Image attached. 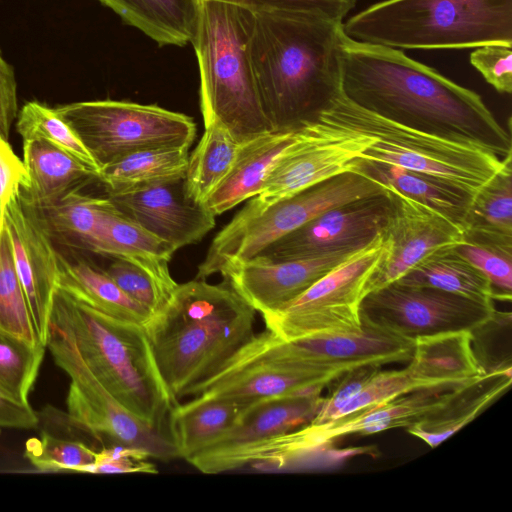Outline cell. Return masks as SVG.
<instances>
[{
  "label": "cell",
  "mask_w": 512,
  "mask_h": 512,
  "mask_svg": "<svg viewBox=\"0 0 512 512\" xmlns=\"http://www.w3.org/2000/svg\"><path fill=\"white\" fill-rule=\"evenodd\" d=\"M341 90L358 106L423 132L470 143L500 158L512 152L506 131L475 91L408 57L344 32Z\"/></svg>",
  "instance_id": "6da1fadb"
},
{
  "label": "cell",
  "mask_w": 512,
  "mask_h": 512,
  "mask_svg": "<svg viewBox=\"0 0 512 512\" xmlns=\"http://www.w3.org/2000/svg\"><path fill=\"white\" fill-rule=\"evenodd\" d=\"M343 21L305 10L254 13L247 51L274 131L316 122L341 91Z\"/></svg>",
  "instance_id": "7a4b0ae2"
},
{
  "label": "cell",
  "mask_w": 512,
  "mask_h": 512,
  "mask_svg": "<svg viewBox=\"0 0 512 512\" xmlns=\"http://www.w3.org/2000/svg\"><path fill=\"white\" fill-rule=\"evenodd\" d=\"M256 311L224 279L178 284L145 326L161 376L179 402L213 376L254 334Z\"/></svg>",
  "instance_id": "3957f363"
},
{
  "label": "cell",
  "mask_w": 512,
  "mask_h": 512,
  "mask_svg": "<svg viewBox=\"0 0 512 512\" xmlns=\"http://www.w3.org/2000/svg\"><path fill=\"white\" fill-rule=\"evenodd\" d=\"M50 322L70 336L89 370L123 407L167 430L169 411L177 402L161 376L144 326L101 314L60 288Z\"/></svg>",
  "instance_id": "277c9868"
},
{
  "label": "cell",
  "mask_w": 512,
  "mask_h": 512,
  "mask_svg": "<svg viewBox=\"0 0 512 512\" xmlns=\"http://www.w3.org/2000/svg\"><path fill=\"white\" fill-rule=\"evenodd\" d=\"M253 22L254 12L239 5L197 1L191 44L199 67L203 123H220L240 144L274 131L247 51Z\"/></svg>",
  "instance_id": "5b68a950"
},
{
  "label": "cell",
  "mask_w": 512,
  "mask_h": 512,
  "mask_svg": "<svg viewBox=\"0 0 512 512\" xmlns=\"http://www.w3.org/2000/svg\"><path fill=\"white\" fill-rule=\"evenodd\" d=\"M343 31L400 50L512 45V0H383L343 22Z\"/></svg>",
  "instance_id": "8992f818"
},
{
  "label": "cell",
  "mask_w": 512,
  "mask_h": 512,
  "mask_svg": "<svg viewBox=\"0 0 512 512\" xmlns=\"http://www.w3.org/2000/svg\"><path fill=\"white\" fill-rule=\"evenodd\" d=\"M317 121L372 138L361 159L436 177L472 197L503 164L504 158L487 149L410 128L366 110L342 90Z\"/></svg>",
  "instance_id": "52a82bcc"
},
{
  "label": "cell",
  "mask_w": 512,
  "mask_h": 512,
  "mask_svg": "<svg viewBox=\"0 0 512 512\" xmlns=\"http://www.w3.org/2000/svg\"><path fill=\"white\" fill-rule=\"evenodd\" d=\"M383 192L381 182L353 168L261 211L241 209L212 240L198 266L196 279L221 273L233 262L260 254L279 238L331 208Z\"/></svg>",
  "instance_id": "ba28073f"
},
{
  "label": "cell",
  "mask_w": 512,
  "mask_h": 512,
  "mask_svg": "<svg viewBox=\"0 0 512 512\" xmlns=\"http://www.w3.org/2000/svg\"><path fill=\"white\" fill-rule=\"evenodd\" d=\"M461 387L419 389L323 423L309 422L234 452L227 457L226 464L231 470L244 467L265 472L288 470L342 437L409 427L443 408Z\"/></svg>",
  "instance_id": "9c48e42d"
},
{
  "label": "cell",
  "mask_w": 512,
  "mask_h": 512,
  "mask_svg": "<svg viewBox=\"0 0 512 512\" xmlns=\"http://www.w3.org/2000/svg\"><path fill=\"white\" fill-rule=\"evenodd\" d=\"M55 109L100 168L139 150L189 148L197 132L191 117L156 104L107 99L74 102Z\"/></svg>",
  "instance_id": "30bf717a"
},
{
  "label": "cell",
  "mask_w": 512,
  "mask_h": 512,
  "mask_svg": "<svg viewBox=\"0 0 512 512\" xmlns=\"http://www.w3.org/2000/svg\"><path fill=\"white\" fill-rule=\"evenodd\" d=\"M46 347L71 379L66 405L72 425L90 434L103 447H135L160 461L178 457L168 431L151 426L123 407L89 370L70 336L52 322Z\"/></svg>",
  "instance_id": "8fae6325"
},
{
  "label": "cell",
  "mask_w": 512,
  "mask_h": 512,
  "mask_svg": "<svg viewBox=\"0 0 512 512\" xmlns=\"http://www.w3.org/2000/svg\"><path fill=\"white\" fill-rule=\"evenodd\" d=\"M384 251L380 234L293 301L263 314L265 328L285 341L360 329L367 282Z\"/></svg>",
  "instance_id": "7c38bea8"
},
{
  "label": "cell",
  "mask_w": 512,
  "mask_h": 512,
  "mask_svg": "<svg viewBox=\"0 0 512 512\" xmlns=\"http://www.w3.org/2000/svg\"><path fill=\"white\" fill-rule=\"evenodd\" d=\"M340 376L301 369L289 342L265 328L255 333L191 397L253 402L324 388Z\"/></svg>",
  "instance_id": "4fadbf2b"
},
{
  "label": "cell",
  "mask_w": 512,
  "mask_h": 512,
  "mask_svg": "<svg viewBox=\"0 0 512 512\" xmlns=\"http://www.w3.org/2000/svg\"><path fill=\"white\" fill-rule=\"evenodd\" d=\"M494 312L493 303L397 281L368 293L360 305L362 321L412 340L447 332H473Z\"/></svg>",
  "instance_id": "5bb4252c"
},
{
  "label": "cell",
  "mask_w": 512,
  "mask_h": 512,
  "mask_svg": "<svg viewBox=\"0 0 512 512\" xmlns=\"http://www.w3.org/2000/svg\"><path fill=\"white\" fill-rule=\"evenodd\" d=\"M373 143L360 134L325 125L308 123L293 133L292 140L273 162L261 191L242 208L261 211L310 186L352 170Z\"/></svg>",
  "instance_id": "9a60e30c"
},
{
  "label": "cell",
  "mask_w": 512,
  "mask_h": 512,
  "mask_svg": "<svg viewBox=\"0 0 512 512\" xmlns=\"http://www.w3.org/2000/svg\"><path fill=\"white\" fill-rule=\"evenodd\" d=\"M390 209L381 236L385 251L367 286L366 295L397 281L433 252L460 242L463 226L443 213L382 183Z\"/></svg>",
  "instance_id": "2e32d148"
},
{
  "label": "cell",
  "mask_w": 512,
  "mask_h": 512,
  "mask_svg": "<svg viewBox=\"0 0 512 512\" xmlns=\"http://www.w3.org/2000/svg\"><path fill=\"white\" fill-rule=\"evenodd\" d=\"M389 209L390 202L385 189L383 193L360 198L323 212L279 238L258 255L283 261L343 249H361L381 234Z\"/></svg>",
  "instance_id": "e0dca14e"
},
{
  "label": "cell",
  "mask_w": 512,
  "mask_h": 512,
  "mask_svg": "<svg viewBox=\"0 0 512 512\" xmlns=\"http://www.w3.org/2000/svg\"><path fill=\"white\" fill-rule=\"evenodd\" d=\"M4 227L39 341L46 347L53 301L59 288L60 253L19 195L6 207Z\"/></svg>",
  "instance_id": "ac0fdd59"
},
{
  "label": "cell",
  "mask_w": 512,
  "mask_h": 512,
  "mask_svg": "<svg viewBox=\"0 0 512 512\" xmlns=\"http://www.w3.org/2000/svg\"><path fill=\"white\" fill-rule=\"evenodd\" d=\"M358 250L343 249L283 261L257 255L227 265L221 274L256 312L263 315L293 301Z\"/></svg>",
  "instance_id": "d6986e66"
},
{
  "label": "cell",
  "mask_w": 512,
  "mask_h": 512,
  "mask_svg": "<svg viewBox=\"0 0 512 512\" xmlns=\"http://www.w3.org/2000/svg\"><path fill=\"white\" fill-rule=\"evenodd\" d=\"M107 197L117 210L174 251L200 241L215 226L216 216L185 195L183 179Z\"/></svg>",
  "instance_id": "ffe728a7"
},
{
  "label": "cell",
  "mask_w": 512,
  "mask_h": 512,
  "mask_svg": "<svg viewBox=\"0 0 512 512\" xmlns=\"http://www.w3.org/2000/svg\"><path fill=\"white\" fill-rule=\"evenodd\" d=\"M322 390L317 388L251 402L231 428L187 461L200 472L209 474L220 459L308 424L324 400Z\"/></svg>",
  "instance_id": "44dd1931"
},
{
  "label": "cell",
  "mask_w": 512,
  "mask_h": 512,
  "mask_svg": "<svg viewBox=\"0 0 512 512\" xmlns=\"http://www.w3.org/2000/svg\"><path fill=\"white\" fill-rule=\"evenodd\" d=\"M28 182L20 191L30 207L49 204L98 181V172L65 151L41 140L23 141Z\"/></svg>",
  "instance_id": "7402d4cb"
},
{
  "label": "cell",
  "mask_w": 512,
  "mask_h": 512,
  "mask_svg": "<svg viewBox=\"0 0 512 512\" xmlns=\"http://www.w3.org/2000/svg\"><path fill=\"white\" fill-rule=\"evenodd\" d=\"M294 131H270L240 144L230 169L205 207L217 216L256 196L273 162L292 140Z\"/></svg>",
  "instance_id": "603a6c76"
},
{
  "label": "cell",
  "mask_w": 512,
  "mask_h": 512,
  "mask_svg": "<svg viewBox=\"0 0 512 512\" xmlns=\"http://www.w3.org/2000/svg\"><path fill=\"white\" fill-rule=\"evenodd\" d=\"M407 369L415 377L445 388L463 386L486 373L475 354L472 332L469 331L415 339Z\"/></svg>",
  "instance_id": "cb8c5ba5"
},
{
  "label": "cell",
  "mask_w": 512,
  "mask_h": 512,
  "mask_svg": "<svg viewBox=\"0 0 512 512\" xmlns=\"http://www.w3.org/2000/svg\"><path fill=\"white\" fill-rule=\"evenodd\" d=\"M90 252L125 259L163 280H174L168 268L174 249L117 210L111 201L101 214Z\"/></svg>",
  "instance_id": "d4e9b609"
},
{
  "label": "cell",
  "mask_w": 512,
  "mask_h": 512,
  "mask_svg": "<svg viewBox=\"0 0 512 512\" xmlns=\"http://www.w3.org/2000/svg\"><path fill=\"white\" fill-rule=\"evenodd\" d=\"M251 402L193 396L169 411L167 430L178 457L190 459L224 434Z\"/></svg>",
  "instance_id": "484cf974"
},
{
  "label": "cell",
  "mask_w": 512,
  "mask_h": 512,
  "mask_svg": "<svg viewBox=\"0 0 512 512\" xmlns=\"http://www.w3.org/2000/svg\"><path fill=\"white\" fill-rule=\"evenodd\" d=\"M511 382V369L488 371L462 386L443 408L407 430L434 448L474 420L510 387Z\"/></svg>",
  "instance_id": "4316f807"
},
{
  "label": "cell",
  "mask_w": 512,
  "mask_h": 512,
  "mask_svg": "<svg viewBox=\"0 0 512 512\" xmlns=\"http://www.w3.org/2000/svg\"><path fill=\"white\" fill-rule=\"evenodd\" d=\"M59 288L75 301L108 317L146 326L152 313L134 301L102 268L85 260L69 261L59 256Z\"/></svg>",
  "instance_id": "83f0119b"
},
{
  "label": "cell",
  "mask_w": 512,
  "mask_h": 512,
  "mask_svg": "<svg viewBox=\"0 0 512 512\" xmlns=\"http://www.w3.org/2000/svg\"><path fill=\"white\" fill-rule=\"evenodd\" d=\"M160 47L191 43L198 0H96Z\"/></svg>",
  "instance_id": "f1b7e54d"
},
{
  "label": "cell",
  "mask_w": 512,
  "mask_h": 512,
  "mask_svg": "<svg viewBox=\"0 0 512 512\" xmlns=\"http://www.w3.org/2000/svg\"><path fill=\"white\" fill-rule=\"evenodd\" d=\"M188 149L163 147L132 152L102 166L98 181L104 185L108 195L183 179L188 163Z\"/></svg>",
  "instance_id": "f546056e"
},
{
  "label": "cell",
  "mask_w": 512,
  "mask_h": 512,
  "mask_svg": "<svg viewBox=\"0 0 512 512\" xmlns=\"http://www.w3.org/2000/svg\"><path fill=\"white\" fill-rule=\"evenodd\" d=\"M109 204L107 196L74 191L49 204L29 207L53 242L90 252L101 214Z\"/></svg>",
  "instance_id": "4dcf8cb0"
},
{
  "label": "cell",
  "mask_w": 512,
  "mask_h": 512,
  "mask_svg": "<svg viewBox=\"0 0 512 512\" xmlns=\"http://www.w3.org/2000/svg\"><path fill=\"white\" fill-rule=\"evenodd\" d=\"M397 282L432 287L487 303L493 301L492 288L487 277L453 246L433 252Z\"/></svg>",
  "instance_id": "1f68e13d"
},
{
  "label": "cell",
  "mask_w": 512,
  "mask_h": 512,
  "mask_svg": "<svg viewBox=\"0 0 512 512\" xmlns=\"http://www.w3.org/2000/svg\"><path fill=\"white\" fill-rule=\"evenodd\" d=\"M354 168L431 206L463 226L472 196L450 183L395 165L361 158L355 160Z\"/></svg>",
  "instance_id": "d6a6232c"
},
{
  "label": "cell",
  "mask_w": 512,
  "mask_h": 512,
  "mask_svg": "<svg viewBox=\"0 0 512 512\" xmlns=\"http://www.w3.org/2000/svg\"><path fill=\"white\" fill-rule=\"evenodd\" d=\"M205 130L188 157L183 178L185 195L204 205L230 169L240 147L234 137L216 121L204 124Z\"/></svg>",
  "instance_id": "836d02e7"
},
{
  "label": "cell",
  "mask_w": 512,
  "mask_h": 512,
  "mask_svg": "<svg viewBox=\"0 0 512 512\" xmlns=\"http://www.w3.org/2000/svg\"><path fill=\"white\" fill-rule=\"evenodd\" d=\"M454 249L489 280L493 299L512 296V234L482 228H463Z\"/></svg>",
  "instance_id": "e575fe53"
},
{
  "label": "cell",
  "mask_w": 512,
  "mask_h": 512,
  "mask_svg": "<svg viewBox=\"0 0 512 512\" xmlns=\"http://www.w3.org/2000/svg\"><path fill=\"white\" fill-rule=\"evenodd\" d=\"M16 128L23 141L41 140L65 151L99 173V165L74 129L51 108L27 102L17 114Z\"/></svg>",
  "instance_id": "d590c367"
},
{
  "label": "cell",
  "mask_w": 512,
  "mask_h": 512,
  "mask_svg": "<svg viewBox=\"0 0 512 512\" xmlns=\"http://www.w3.org/2000/svg\"><path fill=\"white\" fill-rule=\"evenodd\" d=\"M463 228L512 234V152L501 168L472 197Z\"/></svg>",
  "instance_id": "8d00e7d4"
},
{
  "label": "cell",
  "mask_w": 512,
  "mask_h": 512,
  "mask_svg": "<svg viewBox=\"0 0 512 512\" xmlns=\"http://www.w3.org/2000/svg\"><path fill=\"white\" fill-rule=\"evenodd\" d=\"M44 352L42 344H31L0 329V390L20 403H29Z\"/></svg>",
  "instance_id": "74e56055"
},
{
  "label": "cell",
  "mask_w": 512,
  "mask_h": 512,
  "mask_svg": "<svg viewBox=\"0 0 512 512\" xmlns=\"http://www.w3.org/2000/svg\"><path fill=\"white\" fill-rule=\"evenodd\" d=\"M0 329L31 344H41L14 266L5 227L0 236Z\"/></svg>",
  "instance_id": "f35d334b"
},
{
  "label": "cell",
  "mask_w": 512,
  "mask_h": 512,
  "mask_svg": "<svg viewBox=\"0 0 512 512\" xmlns=\"http://www.w3.org/2000/svg\"><path fill=\"white\" fill-rule=\"evenodd\" d=\"M111 259L103 270L123 292L146 307L153 316L165 308L178 285L175 280H163L125 259Z\"/></svg>",
  "instance_id": "ab89813d"
},
{
  "label": "cell",
  "mask_w": 512,
  "mask_h": 512,
  "mask_svg": "<svg viewBox=\"0 0 512 512\" xmlns=\"http://www.w3.org/2000/svg\"><path fill=\"white\" fill-rule=\"evenodd\" d=\"M97 451L77 440H67L43 432L26 443L25 456L41 471L88 473Z\"/></svg>",
  "instance_id": "60d3db41"
},
{
  "label": "cell",
  "mask_w": 512,
  "mask_h": 512,
  "mask_svg": "<svg viewBox=\"0 0 512 512\" xmlns=\"http://www.w3.org/2000/svg\"><path fill=\"white\" fill-rule=\"evenodd\" d=\"M426 388L436 387L415 377L407 367L402 370L379 369L357 395L339 411L337 417Z\"/></svg>",
  "instance_id": "b9f144b4"
},
{
  "label": "cell",
  "mask_w": 512,
  "mask_h": 512,
  "mask_svg": "<svg viewBox=\"0 0 512 512\" xmlns=\"http://www.w3.org/2000/svg\"><path fill=\"white\" fill-rule=\"evenodd\" d=\"M151 455L139 448L125 445H109L97 451L94 464L88 473H144L157 474L158 469Z\"/></svg>",
  "instance_id": "7bdbcfd3"
},
{
  "label": "cell",
  "mask_w": 512,
  "mask_h": 512,
  "mask_svg": "<svg viewBox=\"0 0 512 512\" xmlns=\"http://www.w3.org/2000/svg\"><path fill=\"white\" fill-rule=\"evenodd\" d=\"M512 45L488 44L470 54V63L499 93L512 92Z\"/></svg>",
  "instance_id": "ee69618b"
},
{
  "label": "cell",
  "mask_w": 512,
  "mask_h": 512,
  "mask_svg": "<svg viewBox=\"0 0 512 512\" xmlns=\"http://www.w3.org/2000/svg\"><path fill=\"white\" fill-rule=\"evenodd\" d=\"M380 369L379 366H362L342 374L333 392L324 398L311 423L319 424L337 417L339 411L367 384Z\"/></svg>",
  "instance_id": "f6af8a7d"
},
{
  "label": "cell",
  "mask_w": 512,
  "mask_h": 512,
  "mask_svg": "<svg viewBox=\"0 0 512 512\" xmlns=\"http://www.w3.org/2000/svg\"><path fill=\"white\" fill-rule=\"evenodd\" d=\"M244 7L252 12L305 10L324 13L343 21L356 0H217Z\"/></svg>",
  "instance_id": "bcb514c9"
},
{
  "label": "cell",
  "mask_w": 512,
  "mask_h": 512,
  "mask_svg": "<svg viewBox=\"0 0 512 512\" xmlns=\"http://www.w3.org/2000/svg\"><path fill=\"white\" fill-rule=\"evenodd\" d=\"M28 182L23 161L14 153L8 140L0 135V217Z\"/></svg>",
  "instance_id": "7dc6e473"
},
{
  "label": "cell",
  "mask_w": 512,
  "mask_h": 512,
  "mask_svg": "<svg viewBox=\"0 0 512 512\" xmlns=\"http://www.w3.org/2000/svg\"><path fill=\"white\" fill-rule=\"evenodd\" d=\"M18 114L17 83L13 67L4 60L0 50V135L8 140L11 126Z\"/></svg>",
  "instance_id": "c3c4849f"
},
{
  "label": "cell",
  "mask_w": 512,
  "mask_h": 512,
  "mask_svg": "<svg viewBox=\"0 0 512 512\" xmlns=\"http://www.w3.org/2000/svg\"><path fill=\"white\" fill-rule=\"evenodd\" d=\"M39 424V416L29 403H20L0 390V429H31Z\"/></svg>",
  "instance_id": "681fc988"
},
{
  "label": "cell",
  "mask_w": 512,
  "mask_h": 512,
  "mask_svg": "<svg viewBox=\"0 0 512 512\" xmlns=\"http://www.w3.org/2000/svg\"><path fill=\"white\" fill-rule=\"evenodd\" d=\"M3 228H4V219H2V218L0 217V236H1V233H2Z\"/></svg>",
  "instance_id": "f907efd6"
}]
</instances>
